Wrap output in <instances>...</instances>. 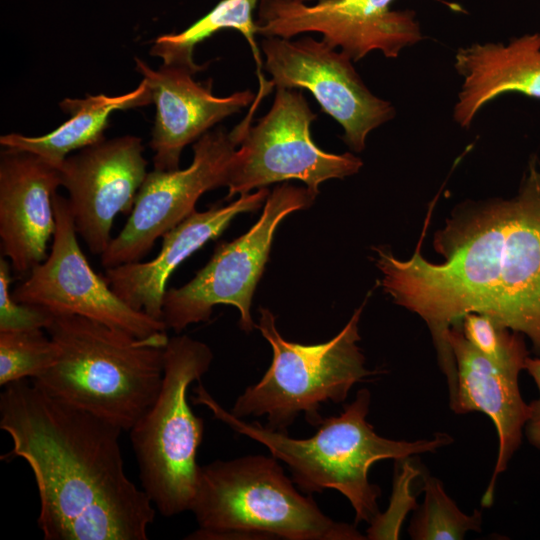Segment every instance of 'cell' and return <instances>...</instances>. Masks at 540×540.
Returning <instances> with one entry per match:
<instances>
[{
  "mask_svg": "<svg viewBox=\"0 0 540 540\" xmlns=\"http://www.w3.org/2000/svg\"><path fill=\"white\" fill-rule=\"evenodd\" d=\"M422 237L407 260L376 248L381 284L393 301L427 325L447 379L456 392L457 370L449 329L468 313L489 316L526 336L540 355V169L529 163L518 193L464 206L436 232L444 260L420 253Z\"/></svg>",
  "mask_w": 540,
  "mask_h": 540,
  "instance_id": "cell-1",
  "label": "cell"
},
{
  "mask_svg": "<svg viewBox=\"0 0 540 540\" xmlns=\"http://www.w3.org/2000/svg\"><path fill=\"white\" fill-rule=\"evenodd\" d=\"M4 458L26 461L37 484L45 540H147L157 510L126 475L120 427L26 379L4 386Z\"/></svg>",
  "mask_w": 540,
  "mask_h": 540,
  "instance_id": "cell-2",
  "label": "cell"
},
{
  "mask_svg": "<svg viewBox=\"0 0 540 540\" xmlns=\"http://www.w3.org/2000/svg\"><path fill=\"white\" fill-rule=\"evenodd\" d=\"M194 404L205 405L215 418L235 432L264 445L273 457L289 468L293 482L305 493L334 489L345 496L355 511V522L372 523L380 514V488L369 482L371 466L384 459L404 460L434 452L453 439L437 433L432 439L393 440L378 435L367 421L371 395L357 392L341 414L323 418L309 438L289 437L285 432L246 422L223 408L202 386L194 388Z\"/></svg>",
  "mask_w": 540,
  "mask_h": 540,
  "instance_id": "cell-3",
  "label": "cell"
},
{
  "mask_svg": "<svg viewBox=\"0 0 540 540\" xmlns=\"http://www.w3.org/2000/svg\"><path fill=\"white\" fill-rule=\"evenodd\" d=\"M56 362L32 382L129 431L155 402L163 378L166 332L138 338L80 315H54L45 329Z\"/></svg>",
  "mask_w": 540,
  "mask_h": 540,
  "instance_id": "cell-4",
  "label": "cell"
},
{
  "mask_svg": "<svg viewBox=\"0 0 540 540\" xmlns=\"http://www.w3.org/2000/svg\"><path fill=\"white\" fill-rule=\"evenodd\" d=\"M278 460L248 455L200 467L190 511L198 529L186 539L362 540L302 495Z\"/></svg>",
  "mask_w": 540,
  "mask_h": 540,
  "instance_id": "cell-5",
  "label": "cell"
},
{
  "mask_svg": "<svg viewBox=\"0 0 540 540\" xmlns=\"http://www.w3.org/2000/svg\"><path fill=\"white\" fill-rule=\"evenodd\" d=\"M212 360L213 352L207 344L187 335L169 338L158 396L128 431L141 488L165 517L190 511L194 500L204 421L192 411L188 392L190 385L208 371Z\"/></svg>",
  "mask_w": 540,
  "mask_h": 540,
  "instance_id": "cell-6",
  "label": "cell"
},
{
  "mask_svg": "<svg viewBox=\"0 0 540 540\" xmlns=\"http://www.w3.org/2000/svg\"><path fill=\"white\" fill-rule=\"evenodd\" d=\"M364 305L336 336L314 345L284 339L273 313L260 308L256 328L272 347V362L260 381L237 397L231 413L239 418L265 416L267 427L282 432L301 413L310 425L318 426L322 403L343 402L357 382L376 374L366 368L357 345Z\"/></svg>",
  "mask_w": 540,
  "mask_h": 540,
  "instance_id": "cell-7",
  "label": "cell"
},
{
  "mask_svg": "<svg viewBox=\"0 0 540 540\" xmlns=\"http://www.w3.org/2000/svg\"><path fill=\"white\" fill-rule=\"evenodd\" d=\"M315 198L306 187L287 182L275 187L248 232L219 244L208 263L188 283L166 291L162 307L166 328L180 333L191 324L208 321L218 304L238 309L242 330L256 328L250 306L269 258L274 232L283 218L310 207Z\"/></svg>",
  "mask_w": 540,
  "mask_h": 540,
  "instance_id": "cell-8",
  "label": "cell"
},
{
  "mask_svg": "<svg viewBox=\"0 0 540 540\" xmlns=\"http://www.w3.org/2000/svg\"><path fill=\"white\" fill-rule=\"evenodd\" d=\"M270 110L248 127L232 160L226 199L276 182L299 180L317 197L321 183L343 179L363 166L352 153L333 154L311 136L316 120L299 89L275 88Z\"/></svg>",
  "mask_w": 540,
  "mask_h": 540,
  "instance_id": "cell-9",
  "label": "cell"
},
{
  "mask_svg": "<svg viewBox=\"0 0 540 540\" xmlns=\"http://www.w3.org/2000/svg\"><path fill=\"white\" fill-rule=\"evenodd\" d=\"M261 100L230 131L218 127L195 141L187 168L147 173L126 224L100 256L106 269L140 261L158 238L196 211L202 194L227 187L233 157Z\"/></svg>",
  "mask_w": 540,
  "mask_h": 540,
  "instance_id": "cell-10",
  "label": "cell"
},
{
  "mask_svg": "<svg viewBox=\"0 0 540 540\" xmlns=\"http://www.w3.org/2000/svg\"><path fill=\"white\" fill-rule=\"evenodd\" d=\"M261 50L274 87L308 90L352 150H364L369 133L394 118V106L369 90L352 59L322 39L264 37Z\"/></svg>",
  "mask_w": 540,
  "mask_h": 540,
  "instance_id": "cell-11",
  "label": "cell"
},
{
  "mask_svg": "<svg viewBox=\"0 0 540 540\" xmlns=\"http://www.w3.org/2000/svg\"><path fill=\"white\" fill-rule=\"evenodd\" d=\"M56 228L47 258L11 292L14 300L53 315L72 314L103 322L138 338L166 332L163 321L134 310L91 268L77 239L67 198L53 196Z\"/></svg>",
  "mask_w": 540,
  "mask_h": 540,
  "instance_id": "cell-12",
  "label": "cell"
},
{
  "mask_svg": "<svg viewBox=\"0 0 540 540\" xmlns=\"http://www.w3.org/2000/svg\"><path fill=\"white\" fill-rule=\"evenodd\" d=\"M393 2L260 0L257 32L263 37L288 39L319 33L324 42L347 54L353 62L373 51L396 58L404 48L421 41L423 34L415 11L393 9Z\"/></svg>",
  "mask_w": 540,
  "mask_h": 540,
  "instance_id": "cell-13",
  "label": "cell"
},
{
  "mask_svg": "<svg viewBox=\"0 0 540 540\" xmlns=\"http://www.w3.org/2000/svg\"><path fill=\"white\" fill-rule=\"evenodd\" d=\"M143 152L141 138L126 135L84 147L58 167L76 232L94 255L110 244L114 218L134 207L148 173Z\"/></svg>",
  "mask_w": 540,
  "mask_h": 540,
  "instance_id": "cell-14",
  "label": "cell"
},
{
  "mask_svg": "<svg viewBox=\"0 0 540 540\" xmlns=\"http://www.w3.org/2000/svg\"><path fill=\"white\" fill-rule=\"evenodd\" d=\"M136 70L146 81L156 106L150 147L154 170L179 169L183 149L225 118L253 104L257 93L250 89L218 97L212 79L196 82L187 69L162 64L153 70L135 58Z\"/></svg>",
  "mask_w": 540,
  "mask_h": 540,
  "instance_id": "cell-15",
  "label": "cell"
},
{
  "mask_svg": "<svg viewBox=\"0 0 540 540\" xmlns=\"http://www.w3.org/2000/svg\"><path fill=\"white\" fill-rule=\"evenodd\" d=\"M58 168L35 154L4 149L0 157V241L12 270L28 275L47 258L56 228Z\"/></svg>",
  "mask_w": 540,
  "mask_h": 540,
  "instance_id": "cell-16",
  "label": "cell"
},
{
  "mask_svg": "<svg viewBox=\"0 0 540 540\" xmlns=\"http://www.w3.org/2000/svg\"><path fill=\"white\" fill-rule=\"evenodd\" d=\"M447 341L457 370L451 409L457 414L480 411L490 417L497 431L495 468L481 500L483 507H489L497 477L520 447L530 407L520 392L519 371L502 367L482 355L465 338L458 324L449 329Z\"/></svg>",
  "mask_w": 540,
  "mask_h": 540,
  "instance_id": "cell-17",
  "label": "cell"
},
{
  "mask_svg": "<svg viewBox=\"0 0 540 540\" xmlns=\"http://www.w3.org/2000/svg\"><path fill=\"white\" fill-rule=\"evenodd\" d=\"M269 193L262 187L240 195L226 206L193 212L162 236L161 249L154 259L107 268L105 279L128 306L162 321L166 284L173 271L208 241L220 236L235 216L259 209Z\"/></svg>",
  "mask_w": 540,
  "mask_h": 540,
  "instance_id": "cell-18",
  "label": "cell"
},
{
  "mask_svg": "<svg viewBox=\"0 0 540 540\" xmlns=\"http://www.w3.org/2000/svg\"><path fill=\"white\" fill-rule=\"evenodd\" d=\"M454 67L463 80L453 112L461 127L470 126L481 108L500 95L540 100V33L460 48Z\"/></svg>",
  "mask_w": 540,
  "mask_h": 540,
  "instance_id": "cell-19",
  "label": "cell"
},
{
  "mask_svg": "<svg viewBox=\"0 0 540 540\" xmlns=\"http://www.w3.org/2000/svg\"><path fill=\"white\" fill-rule=\"evenodd\" d=\"M151 103L152 95L144 79L133 91L118 96L99 94L83 99L66 98L59 106L70 117L58 128L37 137L17 133L2 135L0 144L4 149L35 154L58 168L72 151L105 139L104 131L111 113Z\"/></svg>",
  "mask_w": 540,
  "mask_h": 540,
  "instance_id": "cell-20",
  "label": "cell"
},
{
  "mask_svg": "<svg viewBox=\"0 0 540 540\" xmlns=\"http://www.w3.org/2000/svg\"><path fill=\"white\" fill-rule=\"evenodd\" d=\"M260 0H221L206 15L179 33L164 34L156 38L150 54L163 60L164 65L187 69L193 74L206 65L194 62V48L216 32L223 29L239 31L249 43L258 66L260 83L266 81L261 75L262 61L255 39L257 32L253 14Z\"/></svg>",
  "mask_w": 540,
  "mask_h": 540,
  "instance_id": "cell-21",
  "label": "cell"
},
{
  "mask_svg": "<svg viewBox=\"0 0 540 540\" xmlns=\"http://www.w3.org/2000/svg\"><path fill=\"white\" fill-rule=\"evenodd\" d=\"M424 502L413 517L409 534L414 540H459L468 531H479L482 522L477 510L472 515L463 513L446 494L435 477L423 478Z\"/></svg>",
  "mask_w": 540,
  "mask_h": 540,
  "instance_id": "cell-22",
  "label": "cell"
},
{
  "mask_svg": "<svg viewBox=\"0 0 540 540\" xmlns=\"http://www.w3.org/2000/svg\"><path fill=\"white\" fill-rule=\"evenodd\" d=\"M57 356V345L43 329L0 331V385L38 378Z\"/></svg>",
  "mask_w": 540,
  "mask_h": 540,
  "instance_id": "cell-23",
  "label": "cell"
},
{
  "mask_svg": "<svg viewBox=\"0 0 540 540\" xmlns=\"http://www.w3.org/2000/svg\"><path fill=\"white\" fill-rule=\"evenodd\" d=\"M461 328L469 343L492 362L519 372L525 369L529 354L523 335L480 313L466 314Z\"/></svg>",
  "mask_w": 540,
  "mask_h": 540,
  "instance_id": "cell-24",
  "label": "cell"
},
{
  "mask_svg": "<svg viewBox=\"0 0 540 540\" xmlns=\"http://www.w3.org/2000/svg\"><path fill=\"white\" fill-rule=\"evenodd\" d=\"M12 266L0 258V331L46 329L54 315L43 307L17 302L9 290Z\"/></svg>",
  "mask_w": 540,
  "mask_h": 540,
  "instance_id": "cell-25",
  "label": "cell"
},
{
  "mask_svg": "<svg viewBox=\"0 0 540 540\" xmlns=\"http://www.w3.org/2000/svg\"><path fill=\"white\" fill-rule=\"evenodd\" d=\"M533 379L538 389V397L529 403L530 412L525 424L524 434L529 443L540 449V355L537 357H528L525 363V369Z\"/></svg>",
  "mask_w": 540,
  "mask_h": 540,
  "instance_id": "cell-26",
  "label": "cell"
},
{
  "mask_svg": "<svg viewBox=\"0 0 540 540\" xmlns=\"http://www.w3.org/2000/svg\"><path fill=\"white\" fill-rule=\"evenodd\" d=\"M289 1H298V2H304V3H312L320 0H289Z\"/></svg>",
  "mask_w": 540,
  "mask_h": 540,
  "instance_id": "cell-27",
  "label": "cell"
}]
</instances>
